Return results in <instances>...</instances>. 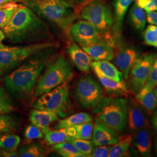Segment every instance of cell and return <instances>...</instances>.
Segmentation results:
<instances>
[{
	"label": "cell",
	"instance_id": "7bdbcfd3",
	"mask_svg": "<svg viewBox=\"0 0 157 157\" xmlns=\"http://www.w3.org/2000/svg\"><path fill=\"white\" fill-rule=\"evenodd\" d=\"M136 3L141 7V8H145L146 6H148L151 0H135Z\"/></svg>",
	"mask_w": 157,
	"mask_h": 157
},
{
	"label": "cell",
	"instance_id": "f6af8a7d",
	"mask_svg": "<svg viewBox=\"0 0 157 157\" xmlns=\"http://www.w3.org/2000/svg\"><path fill=\"white\" fill-rule=\"evenodd\" d=\"M17 2V0H0V6H4L8 3L11 2Z\"/></svg>",
	"mask_w": 157,
	"mask_h": 157
},
{
	"label": "cell",
	"instance_id": "7402d4cb",
	"mask_svg": "<svg viewBox=\"0 0 157 157\" xmlns=\"http://www.w3.org/2000/svg\"><path fill=\"white\" fill-rule=\"evenodd\" d=\"M93 126L94 123L91 121L65 128L64 129L70 137L78 139L91 140Z\"/></svg>",
	"mask_w": 157,
	"mask_h": 157
},
{
	"label": "cell",
	"instance_id": "603a6c76",
	"mask_svg": "<svg viewBox=\"0 0 157 157\" xmlns=\"http://www.w3.org/2000/svg\"><path fill=\"white\" fill-rule=\"evenodd\" d=\"M135 95V98L148 115H151L157 108V97L153 90L144 93L139 91Z\"/></svg>",
	"mask_w": 157,
	"mask_h": 157
},
{
	"label": "cell",
	"instance_id": "5bb4252c",
	"mask_svg": "<svg viewBox=\"0 0 157 157\" xmlns=\"http://www.w3.org/2000/svg\"><path fill=\"white\" fill-rule=\"evenodd\" d=\"M119 133L95 118L91 139L92 144L94 147L113 145L118 140Z\"/></svg>",
	"mask_w": 157,
	"mask_h": 157
},
{
	"label": "cell",
	"instance_id": "4dcf8cb0",
	"mask_svg": "<svg viewBox=\"0 0 157 157\" xmlns=\"http://www.w3.org/2000/svg\"><path fill=\"white\" fill-rule=\"evenodd\" d=\"M21 143L17 135L6 133L0 135V148L8 151H15Z\"/></svg>",
	"mask_w": 157,
	"mask_h": 157
},
{
	"label": "cell",
	"instance_id": "ba28073f",
	"mask_svg": "<svg viewBox=\"0 0 157 157\" xmlns=\"http://www.w3.org/2000/svg\"><path fill=\"white\" fill-rule=\"evenodd\" d=\"M83 19L104 33L109 32L113 25V18L109 6L103 0H90L78 11Z\"/></svg>",
	"mask_w": 157,
	"mask_h": 157
},
{
	"label": "cell",
	"instance_id": "cb8c5ba5",
	"mask_svg": "<svg viewBox=\"0 0 157 157\" xmlns=\"http://www.w3.org/2000/svg\"><path fill=\"white\" fill-rule=\"evenodd\" d=\"M93 121V118L89 113L86 112H78L69 117L59 120L55 126L56 129H62L72 126L78 124H83Z\"/></svg>",
	"mask_w": 157,
	"mask_h": 157
},
{
	"label": "cell",
	"instance_id": "ab89813d",
	"mask_svg": "<svg viewBox=\"0 0 157 157\" xmlns=\"http://www.w3.org/2000/svg\"><path fill=\"white\" fill-rule=\"evenodd\" d=\"M0 157H17L19 156L18 152L16 151H8L0 148Z\"/></svg>",
	"mask_w": 157,
	"mask_h": 157
},
{
	"label": "cell",
	"instance_id": "7a4b0ae2",
	"mask_svg": "<svg viewBox=\"0 0 157 157\" xmlns=\"http://www.w3.org/2000/svg\"><path fill=\"white\" fill-rule=\"evenodd\" d=\"M42 52L30 57L4 77V87L8 94L22 97L35 89L40 76L51 61L49 57L41 54Z\"/></svg>",
	"mask_w": 157,
	"mask_h": 157
},
{
	"label": "cell",
	"instance_id": "bcb514c9",
	"mask_svg": "<svg viewBox=\"0 0 157 157\" xmlns=\"http://www.w3.org/2000/svg\"><path fill=\"white\" fill-rule=\"evenodd\" d=\"M151 2L154 5V6L155 7L156 11H157V0H151Z\"/></svg>",
	"mask_w": 157,
	"mask_h": 157
},
{
	"label": "cell",
	"instance_id": "8d00e7d4",
	"mask_svg": "<svg viewBox=\"0 0 157 157\" xmlns=\"http://www.w3.org/2000/svg\"><path fill=\"white\" fill-rule=\"evenodd\" d=\"M44 133L41 129L33 124L28 126L24 132V137L27 141H32L42 139Z\"/></svg>",
	"mask_w": 157,
	"mask_h": 157
},
{
	"label": "cell",
	"instance_id": "f35d334b",
	"mask_svg": "<svg viewBox=\"0 0 157 157\" xmlns=\"http://www.w3.org/2000/svg\"><path fill=\"white\" fill-rule=\"evenodd\" d=\"M147 22L150 25L157 26V11L146 12Z\"/></svg>",
	"mask_w": 157,
	"mask_h": 157
},
{
	"label": "cell",
	"instance_id": "681fc988",
	"mask_svg": "<svg viewBox=\"0 0 157 157\" xmlns=\"http://www.w3.org/2000/svg\"><path fill=\"white\" fill-rule=\"evenodd\" d=\"M4 6H5V5H4ZM0 6V8H2V6Z\"/></svg>",
	"mask_w": 157,
	"mask_h": 157
},
{
	"label": "cell",
	"instance_id": "f546056e",
	"mask_svg": "<svg viewBox=\"0 0 157 157\" xmlns=\"http://www.w3.org/2000/svg\"><path fill=\"white\" fill-rule=\"evenodd\" d=\"M18 128V121L14 116L8 113L0 115V135L11 133Z\"/></svg>",
	"mask_w": 157,
	"mask_h": 157
},
{
	"label": "cell",
	"instance_id": "9c48e42d",
	"mask_svg": "<svg viewBox=\"0 0 157 157\" xmlns=\"http://www.w3.org/2000/svg\"><path fill=\"white\" fill-rule=\"evenodd\" d=\"M73 94L79 105L93 109L104 97L101 85L90 75L78 78L74 86Z\"/></svg>",
	"mask_w": 157,
	"mask_h": 157
},
{
	"label": "cell",
	"instance_id": "74e56055",
	"mask_svg": "<svg viewBox=\"0 0 157 157\" xmlns=\"http://www.w3.org/2000/svg\"><path fill=\"white\" fill-rule=\"evenodd\" d=\"M112 145L96 146L93 148L90 157H107Z\"/></svg>",
	"mask_w": 157,
	"mask_h": 157
},
{
	"label": "cell",
	"instance_id": "ffe728a7",
	"mask_svg": "<svg viewBox=\"0 0 157 157\" xmlns=\"http://www.w3.org/2000/svg\"><path fill=\"white\" fill-rule=\"evenodd\" d=\"M105 91L112 97L128 98L130 95L127 83L124 80L116 81L103 76H97Z\"/></svg>",
	"mask_w": 157,
	"mask_h": 157
},
{
	"label": "cell",
	"instance_id": "836d02e7",
	"mask_svg": "<svg viewBox=\"0 0 157 157\" xmlns=\"http://www.w3.org/2000/svg\"><path fill=\"white\" fill-rule=\"evenodd\" d=\"M66 141H69L74 144L78 149V151L82 153L85 157H90L93 148V146L90 140L78 139L70 137L69 139Z\"/></svg>",
	"mask_w": 157,
	"mask_h": 157
},
{
	"label": "cell",
	"instance_id": "8992f818",
	"mask_svg": "<svg viewBox=\"0 0 157 157\" xmlns=\"http://www.w3.org/2000/svg\"><path fill=\"white\" fill-rule=\"evenodd\" d=\"M55 46V43L48 41L16 47L4 45L0 47V76L11 72L34 55Z\"/></svg>",
	"mask_w": 157,
	"mask_h": 157
},
{
	"label": "cell",
	"instance_id": "277c9868",
	"mask_svg": "<svg viewBox=\"0 0 157 157\" xmlns=\"http://www.w3.org/2000/svg\"><path fill=\"white\" fill-rule=\"evenodd\" d=\"M128 106V100L124 97L104 96L93 112L102 123L123 133L127 127Z\"/></svg>",
	"mask_w": 157,
	"mask_h": 157
},
{
	"label": "cell",
	"instance_id": "44dd1931",
	"mask_svg": "<svg viewBox=\"0 0 157 157\" xmlns=\"http://www.w3.org/2000/svg\"><path fill=\"white\" fill-rule=\"evenodd\" d=\"M132 144V136L129 134L119 136L118 140L111 146L108 157H129V149Z\"/></svg>",
	"mask_w": 157,
	"mask_h": 157
},
{
	"label": "cell",
	"instance_id": "7dc6e473",
	"mask_svg": "<svg viewBox=\"0 0 157 157\" xmlns=\"http://www.w3.org/2000/svg\"><path fill=\"white\" fill-rule=\"evenodd\" d=\"M155 152L157 156V137L155 139Z\"/></svg>",
	"mask_w": 157,
	"mask_h": 157
},
{
	"label": "cell",
	"instance_id": "3957f363",
	"mask_svg": "<svg viewBox=\"0 0 157 157\" xmlns=\"http://www.w3.org/2000/svg\"><path fill=\"white\" fill-rule=\"evenodd\" d=\"M17 2L63 30L69 29L78 17L77 10L66 0H17Z\"/></svg>",
	"mask_w": 157,
	"mask_h": 157
},
{
	"label": "cell",
	"instance_id": "4fadbf2b",
	"mask_svg": "<svg viewBox=\"0 0 157 157\" xmlns=\"http://www.w3.org/2000/svg\"><path fill=\"white\" fill-rule=\"evenodd\" d=\"M127 126L132 133L140 129L150 127L148 114L133 98H130V100L128 101Z\"/></svg>",
	"mask_w": 157,
	"mask_h": 157
},
{
	"label": "cell",
	"instance_id": "6da1fadb",
	"mask_svg": "<svg viewBox=\"0 0 157 157\" xmlns=\"http://www.w3.org/2000/svg\"><path fill=\"white\" fill-rule=\"evenodd\" d=\"M2 30L6 39L12 43H38L48 41L52 36L44 20L23 4L19 5L10 22Z\"/></svg>",
	"mask_w": 157,
	"mask_h": 157
},
{
	"label": "cell",
	"instance_id": "b9f144b4",
	"mask_svg": "<svg viewBox=\"0 0 157 157\" xmlns=\"http://www.w3.org/2000/svg\"><path fill=\"white\" fill-rule=\"evenodd\" d=\"M151 115L152 126L157 134V108L152 113Z\"/></svg>",
	"mask_w": 157,
	"mask_h": 157
},
{
	"label": "cell",
	"instance_id": "d4e9b609",
	"mask_svg": "<svg viewBox=\"0 0 157 157\" xmlns=\"http://www.w3.org/2000/svg\"><path fill=\"white\" fill-rule=\"evenodd\" d=\"M52 150L63 157H85L72 143L63 141L52 145Z\"/></svg>",
	"mask_w": 157,
	"mask_h": 157
},
{
	"label": "cell",
	"instance_id": "9a60e30c",
	"mask_svg": "<svg viewBox=\"0 0 157 157\" xmlns=\"http://www.w3.org/2000/svg\"><path fill=\"white\" fill-rule=\"evenodd\" d=\"M115 43L107 39L81 48L90 56L94 61H112L115 54Z\"/></svg>",
	"mask_w": 157,
	"mask_h": 157
},
{
	"label": "cell",
	"instance_id": "d590c367",
	"mask_svg": "<svg viewBox=\"0 0 157 157\" xmlns=\"http://www.w3.org/2000/svg\"><path fill=\"white\" fill-rule=\"evenodd\" d=\"M144 40L147 45L157 48V26L150 25L144 32Z\"/></svg>",
	"mask_w": 157,
	"mask_h": 157
},
{
	"label": "cell",
	"instance_id": "52a82bcc",
	"mask_svg": "<svg viewBox=\"0 0 157 157\" xmlns=\"http://www.w3.org/2000/svg\"><path fill=\"white\" fill-rule=\"evenodd\" d=\"M37 98L32 105L33 109L54 112L61 118L67 117L72 107L69 81Z\"/></svg>",
	"mask_w": 157,
	"mask_h": 157
},
{
	"label": "cell",
	"instance_id": "ee69618b",
	"mask_svg": "<svg viewBox=\"0 0 157 157\" xmlns=\"http://www.w3.org/2000/svg\"><path fill=\"white\" fill-rule=\"evenodd\" d=\"M5 39H6L5 34L4 33L3 30H1L0 29V47H2L4 46V45L2 44V41Z\"/></svg>",
	"mask_w": 157,
	"mask_h": 157
},
{
	"label": "cell",
	"instance_id": "f1b7e54d",
	"mask_svg": "<svg viewBox=\"0 0 157 157\" xmlns=\"http://www.w3.org/2000/svg\"><path fill=\"white\" fill-rule=\"evenodd\" d=\"M19 5L13 2L6 4L0 8V29L5 28L10 22Z\"/></svg>",
	"mask_w": 157,
	"mask_h": 157
},
{
	"label": "cell",
	"instance_id": "e575fe53",
	"mask_svg": "<svg viewBox=\"0 0 157 157\" xmlns=\"http://www.w3.org/2000/svg\"><path fill=\"white\" fill-rule=\"evenodd\" d=\"M157 86V56L152 64L151 71L149 73L148 77L147 80L146 84L140 92H147L153 90Z\"/></svg>",
	"mask_w": 157,
	"mask_h": 157
},
{
	"label": "cell",
	"instance_id": "5b68a950",
	"mask_svg": "<svg viewBox=\"0 0 157 157\" xmlns=\"http://www.w3.org/2000/svg\"><path fill=\"white\" fill-rule=\"evenodd\" d=\"M73 73L72 66L65 55H59L51 60L42 73L35 88L34 97L37 98L69 81L73 78Z\"/></svg>",
	"mask_w": 157,
	"mask_h": 157
},
{
	"label": "cell",
	"instance_id": "7c38bea8",
	"mask_svg": "<svg viewBox=\"0 0 157 157\" xmlns=\"http://www.w3.org/2000/svg\"><path fill=\"white\" fill-rule=\"evenodd\" d=\"M115 54L113 58V64L122 74L124 80L129 76L130 69L135 60L138 58L137 51L134 48L124 46L118 43L115 45Z\"/></svg>",
	"mask_w": 157,
	"mask_h": 157
},
{
	"label": "cell",
	"instance_id": "2e32d148",
	"mask_svg": "<svg viewBox=\"0 0 157 157\" xmlns=\"http://www.w3.org/2000/svg\"><path fill=\"white\" fill-rule=\"evenodd\" d=\"M67 52L80 71L87 73L90 71L93 59L82 48L72 43L67 47Z\"/></svg>",
	"mask_w": 157,
	"mask_h": 157
},
{
	"label": "cell",
	"instance_id": "d6986e66",
	"mask_svg": "<svg viewBox=\"0 0 157 157\" xmlns=\"http://www.w3.org/2000/svg\"><path fill=\"white\" fill-rule=\"evenodd\" d=\"M59 118L54 112L37 109H33L30 113L32 124L41 129L43 133L49 129L51 124L58 121Z\"/></svg>",
	"mask_w": 157,
	"mask_h": 157
},
{
	"label": "cell",
	"instance_id": "ac0fdd59",
	"mask_svg": "<svg viewBox=\"0 0 157 157\" xmlns=\"http://www.w3.org/2000/svg\"><path fill=\"white\" fill-rule=\"evenodd\" d=\"M91 68L97 76H103L116 81H121L124 79L120 71L109 61H94L92 62Z\"/></svg>",
	"mask_w": 157,
	"mask_h": 157
},
{
	"label": "cell",
	"instance_id": "1f68e13d",
	"mask_svg": "<svg viewBox=\"0 0 157 157\" xmlns=\"http://www.w3.org/2000/svg\"><path fill=\"white\" fill-rule=\"evenodd\" d=\"M19 156L21 157H43L45 156L44 149L38 143H32L22 146L18 151Z\"/></svg>",
	"mask_w": 157,
	"mask_h": 157
},
{
	"label": "cell",
	"instance_id": "c3c4849f",
	"mask_svg": "<svg viewBox=\"0 0 157 157\" xmlns=\"http://www.w3.org/2000/svg\"><path fill=\"white\" fill-rule=\"evenodd\" d=\"M153 91H154V94H155V95L157 96V86L153 89Z\"/></svg>",
	"mask_w": 157,
	"mask_h": 157
},
{
	"label": "cell",
	"instance_id": "60d3db41",
	"mask_svg": "<svg viewBox=\"0 0 157 157\" xmlns=\"http://www.w3.org/2000/svg\"><path fill=\"white\" fill-rule=\"evenodd\" d=\"M66 1L74 6H80L81 7L82 6H83L84 4L90 1V0H66Z\"/></svg>",
	"mask_w": 157,
	"mask_h": 157
},
{
	"label": "cell",
	"instance_id": "4316f807",
	"mask_svg": "<svg viewBox=\"0 0 157 157\" xmlns=\"http://www.w3.org/2000/svg\"><path fill=\"white\" fill-rule=\"evenodd\" d=\"M43 133L44 135L45 143L49 146L66 141L70 138L64 128L56 130H51L49 128Z\"/></svg>",
	"mask_w": 157,
	"mask_h": 157
},
{
	"label": "cell",
	"instance_id": "484cf974",
	"mask_svg": "<svg viewBox=\"0 0 157 157\" xmlns=\"http://www.w3.org/2000/svg\"><path fill=\"white\" fill-rule=\"evenodd\" d=\"M130 17L133 25L137 30L142 31L144 29L147 21L146 13L136 3L130 9Z\"/></svg>",
	"mask_w": 157,
	"mask_h": 157
},
{
	"label": "cell",
	"instance_id": "e0dca14e",
	"mask_svg": "<svg viewBox=\"0 0 157 157\" xmlns=\"http://www.w3.org/2000/svg\"><path fill=\"white\" fill-rule=\"evenodd\" d=\"M132 144L142 157H151L152 132L150 128H144L133 133Z\"/></svg>",
	"mask_w": 157,
	"mask_h": 157
},
{
	"label": "cell",
	"instance_id": "30bf717a",
	"mask_svg": "<svg viewBox=\"0 0 157 157\" xmlns=\"http://www.w3.org/2000/svg\"><path fill=\"white\" fill-rule=\"evenodd\" d=\"M157 56L155 53L147 52L135 60L126 80L130 93L136 95L144 86Z\"/></svg>",
	"mask_w": 157,
	"mask_h": 157
},
{
	"label": "cell",
	"instance_id": "8fae6325",
	"mask_svg": "<svg viewBox=\"0 0 157 157\" xmlns=\"http://www.w3.org/2000/svg\"><path fill=\"white\" fill-rule=\"evenodd\" d=\"M73 40L81 47L107 39L115 43L114 37L109 32L104 33L85 20L73 23L69 28Z\"/></svg>",
	"mask_w": 157,
	"mask_h": 157
},
{
	"label": "cell",
	"instance_id": "d6a6232c",
	"mask_svg": "<svg viewBox=\"0 0 157 157\" xmlns=\"http://www.w3.org/2000/svg\"><path fill=\"white\" fill-rule=\"evenodd\" d=\"M14 109L15 107L10 95L0 85V115L9 113Z\"/></svg>",
	"mask_w": 157,
	"mask_h": 157
},
{
	"label": "cell",
	"instance_id": "83f0119b",
	"mask_svg": "<svg viewBox=\"0 0 157 157\" xmlns=\"http://www.w3.org/2000/svg\"><path fill=\"white\" fill-rule=\"evenodd\" d=\"M135 0H113V6L116 25L118 29L121 27L129 6Z\"/></svg>",
	"mask_w": 157,
	"mask_h": 157
}]
</instances>
